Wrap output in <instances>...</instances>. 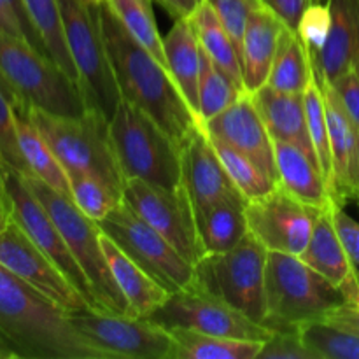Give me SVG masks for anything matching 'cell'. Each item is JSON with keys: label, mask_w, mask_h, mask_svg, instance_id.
<instances>
[{"label": "cell", "mask_w": 359, "mask_h": 359, "mask_svg": "<svg viewBox=\"0 0 359 359\" xmlns=\"http://www.w3.org/2000/svg\"><path fill=\"white\" fill-rule=\"evenodd\" d=\"M100 23L112 74L123 100L146 112L179 146L198 121L167 69L128 34L107 0H100Z\"/></svg>", "instance_id": "cell-1"}, {"label": "cell", "mask_w": 359, "mask_h": 359, "mask_svg": "<svg viewBox=\"0 0 359 359\" xmlns=\"http://www.w3.org/2000/svg\"><path fill=\"white\" fill-rule=\"evenodd\" d=\"M0 339L16 359H111L77 332L70 312L2 265Z\"/></svg>", "instance_id": "cell-2"}, {"label": "cell", "mask_w": 359, "mask_h": 359, "mask_svg": "<svg viewBox=\"0 0 359 359\" xmlns=\"http://www.w3.org/2000/svg\"><path fill=\"white\" fill-rule=\"evenodd\" d=\"M0 81L16 102V111L37 107L56 116L77 118L86 100L69 74L23 37L0 30Z\"/></svg>", "instance_id": "cell-3"}, {"label": "cell", "mask_w": 359, "mask_h": 359, "mask_svg": "<svg viewBox=\"0 0 359 359\" xmlns=\"http://www.w3.org/2000/svg\"><path fill=\"white\" fill-rule=\"evenodd\" d=\"M41 132L67 174H88L123 193L121 174L109 132V119L97 109L83 116H56L37 107L23 112Z\"/></svg>", "instance_id": "cell-4"}, {"label": "cell", "mask_w": 359, "mask_h": 359, "mask_svg": "<svg viewBox=\"0 0 359 359\" xmlns=\"http://www.w3.org/2000/svg\"><path fill=\"white\" fill-rule=\"evenodd\" d=\"M109 132L125 181L142 179L165 189L182 186V147L146 112L121 98Z\"/></svg>", "instance_id": "cell-5"}, {"label": "cell", "mask_w": 359, "mask_h": 359, "mask_svg": "<svg viewBox=\"0 0 359 359\" xmlns=\"http://www.w3.org/2000/svg\"><path fill=\"white\" fill-rule=\"evenodd\" d=\"M23 179L62 231L74 258L90 280L91 291L97 298L100 311L135 318L105 258L100 242L102 230L97 221L88 217L70 196L49 188L41 179L34 175H23Z\"/></svg>", "instance_id": "cell-6"}, {"label": "cell", "mask_w": 359, "mask_h": 359, "mask_svg": "<svg viewBox=\"0 0 359 359\" xmlns=\"http://www.w3.org/2000/svg\"><path fill=\"white\" fill-rule=\"evenodd\" d=\"M266 326L273 332L325 319L344 294L300 256L269 251L265 272Z\"/></svg>", "instance_id": "cell-7"}, {"label": "cell", "mask_w": 359, "mask_h": 359, "mask_svg": "<svg viewBox=\"0 0 359 359\" xmlns=\"http://www.w3.org/2000/svg\"><path fill=\"white\" fill-rule=\"evenodd\" d=\"M67 48L88 109L112 118L121 95L112 74L100 23V0H58Z\"/></svg>", "instance_id": "cell-8"}, {"label": "cell", "mask_w": 359, "mask_h": 359, "mask_svg": "<svg viewBox=\"0 0 359 359\" xmlns=\"http://www.w3.org/2000/svg\"><path fill=\"white\" fill-rule=\"evenodd\" d=\"M269 251L248 233L233 249L207 255L195 265V286L266 326L265 272Z\"/></svg>", "instance_id": "cell-9"}, {"label": "cell", "mask_w": 359, "mask_h": 359, "mask_svg": "<svg viewBox=\"0 0 359 359\" xmlns=\"http://www.w3.org/2000/svg\"><path fill=\"white\" fill-rule=\"evenodd\" d=\"M98 226L170 294L195 284V265L163 235L137 216L125 200L109 216L98 221Z\"/></svg>", "instance_id": "cell-10"}, {"label": "cell", "mask_w": 359, "mask_h": 359, "mask_svg": "<svg viewBox=\"0 0 359 359\" xmlns=\"http://www.w3.org/2000/svg\"><path fill=\"white\" fill-rule=\"evenodd\" d=\"M123 200L189 263L196 265L205 258L207 251L198 233L195 207L184 184L165 189L142 179H126Z\"/></svg>", "instance_id": "cell-11"}, {"label": "cell", "mask_w": 359, "mask_h": 359, "mask_svg": "<svg viewBox=\"0 0 359 359\" xmlns=\"http://www.w3.org/2000/svg\"><path fill=\"white\" fill-rule=\"evenodd\" d=\"M81 335L111 359H172L170 332L149 318L88 311L70 314Z\"/></svg>", "instance_id": "cell-12"}, {"label": "cell", "mask_w": 359, "mask_h": 359, "mask_svg": "<svg viewBox=\"0 0 359 359\" xmlns=\"http://www.w3.org/2000/svg\"><path fill=\"white\" fill-rule=\"evenodd\" d=\"M149 319L167 330L188 328L226 339L266 342L273 335V330L269 326L255 323L195 284L188 290L172 293L163 307L158 309Z\"/></svg>", "instance_id": "cell-13"}, {"label": "cell", "mask_w": 359, "mask_h": 359, "mask_svg": "<svg viewBox=\"0 0 359 359\" xmlns=\"http://www.w3.org/2000/svg\"><path fill=\"white\" fill-rule=\"evenodd\" d=\"M321 209L307 205L284 191L280 186L259 198L248 200L249 233L266 251L300 256L311 242Z\"/></svg>", "instance_id": "cell-14"}, {"label": "cell", "mask_w": 359, "mask_h": 359, "mask_svg": "<svg viewBox=\"0 0 359 359\" xmlns=\"http://www.w3.org/2000/svg\"><path fill=\"white\" fill-rule=\"evenodd\" d=\"M7 191L11 198V217L25 230V233L35 242L39 249L49 258V262L70 280L74 287L86 300L91 311H100L98 302L91 291L90 280L74 258L62 231L51 219L37 196L25 182L23 175L7 168Z\"/></svg>", "instance_id": "cell-15"}, {"label": "cell", "mask_w": 359, "mask_h": 359, "mask_svg": "<svg viewBox=\"0 0 359 359\" xmlns=\"http://www.w3.org/2000/svg\"><path fill=\"white\" fill-rule=\"evenodd\" d=\"M0 265L51 298L70 314L90 309L79 291L49 262L48 256L13 217L0 230Z\"/></svg>", "instance_id": "cell-16"}, {"label": "cell", "mask_w": 359, "mask_h": 359, "mask_svg": "<svg viewBox=\"0 0 359 359\" xmlns=\"http://www.w3.org/2000/svg\"><path fill=\"white\" fill-rule=\"evenodd\" d=\"M202 126L212 139L221 140L251 158L272 181L277 182L273 139L249 91L242 93L226 111Z\"/></svg>", "instance_id": "cell-17"}, {"label": "cell", "mask_w": 359, "mask_h": 359, "mask_svg": "<svg viewBox=\"0 0 359 359\" xmlns=\"http://www.w3.org/2000/svg\"><path fill=\"white\" fill-rule=\"evenodd\" d=\"M181 154L182 184L188 189L195 214L203 212L223 200L242 195L221 163L212 140L202 125L186 140Z\"/></svg>", "instance_id": "cell-18"}, {"label": "cell", "mask_w": 359, "mask_h": 359, "mask_svg": "<svg viewBox=\"0 0 359 359\" xmlns=\"http://www.w3.org/2000/svg\"><path fill=\"white\" fill-rule=\"evenodd\" d=\"M319 84H321L323 95H325L326 118H328L330 130V151H332L330 196H332V202L337 209H344V205L354 198L359 130L347 116L346 109L340 104L332 84L325 83V81H319Z\"/></svg>", "instance_id": "cell-19"}, {"label": "cell", "mask_w": 359, "mask_h": 359, "mask_svg": "<svg viewBox=\"0 0 359 359\" xmlns=\"http://www.w3.org/2000/svg\"><path fill=\"white\" fill-rule=\"evenodd\" d=\"M333 210L326 209L319 214L311 242L300 258L328 279L344 294V300H351L359 290V270L340 241L333 223Z\"/></svg>", "instance_id": "cell-20"}, {"label": "cell", "mask_w": 359, "mask_h": 359, "mask_svg": "<svg viewBox=\"0 0 359 359\" xmlns=\"http://www.w3.org/2000/svg\"><path fill=\"white\" fill-rule=\"evenodd\" d=\"M287 25L266 4L252 11L242 39V72L249 93L265 86Z\"/></svg>", "instance_id": "cell-21"}, {"label": "cell", "mask_w": 359, "mask_h": 359, "mask_svg": "<svg viewBox=\"0 0 359 359\" xmlns=\"http://www.w3.org/2000/svg\"><path fill=\"white\" fill-rule=\"evenodd\" d=\"M251 95L263 121H265L270 137L279 142L300 147L319 167L311 132H309L304 95L284 93V91L273 90L269 84L252 91Z\"/></svg>", "instance_id": "cell-22"}, {"label": "cell", "mask_w": 359, "mask_h": 359, "mask_svg": "<svg viewBox=\"0 0 359 359\" xmlns=\"http://www.w3.org/2000/svg\"><path fill=\"white\" fill-rule=\"evenodd\" d=\"M328 6L332 30L312 67L319 81L332 84L344 72L354 69L359 56V0H328Z\"/></svg>", "instance_id": "cell-23"}, {"label": "cell", "mask_w": 359, "mask_h": 359, "mask_svg": "<svg viewBox=\"0 0 359 359\" xmlns=\"http://www.w3.org/2000/svg\"><path fill=\"white\" fill-rule=\"evenodd\" d=\"M277 186L316 209H337L321 168L300 147L273 140Z\"/></svg>", "instance_id": "cell-24"}, {"label": "cell", "mask_w": 359, "mask_h": 359, "mask_svg": "<svg viewBox=\"0 0 359 359\" xmlns=\"http://www.w3.org/2000/svg\"><path fill=\"white\" fill-rule=\"evenodd\" d=\"M100 242L112 276L128 300L135 318H151L158 309L163 307L170 293L149 273L144 272L104 231L100 235Z\"/></svg>", "instance_id": "cell-25"}, {"label": "cell", "mask_w": 359, "mask_h": 359, "mask_svg": "<svg viewBox=\"0 0 359 359\" xmlns=\"http://www.w3.org/2000/svg\"><path fill=\"white\" fill-rule=\"evenodd\" d=\"M168 72L174 77L182 97L200 121L198 81H200V41L191 18L174 20V27L163 37ZM202 123V121H200Z\"/></svg>", "instance_id": "cell-26"}, {"label": "cell", "mask_w": 359, "mask_h": 359, "mask_svg": "<svg viewBox=\"0 0 359 359\" xmlns=\"http://www.w3.org/2000/svg\"><path fill=\"white\" fill-rule=\"evenodd\" d=\"M245 196H233L196 214V224L207 255L233 249L249 233Z\"/></svg>", "instance_id": "cell-27"}, {"label": "cell", "mask_w": 359, "mask_h": 359, "mask_svg": "<svg viewBox=\"0 0 359 359\" xmlns=\"http://www.w3.org/2000/svg\"><path fill=\"white\" fill-rule=\"evenodd\" d=\"M191 21L195 25L200 46L203 51L212 58V62L230 77L231 83L241 91L245 90L244 72H242V60L233 39L224 28L223 21L216 14L207 0H202L191 14Z\"/></svg>", "instance_id": "cell-28"}, {"label": "cell", "mask_w": 359, "mask_h": 359, "mask_svg": "<svg viewBox=\"0 0 359 359\" xmlns=\"http://www.w3.org/2000/svg\"><path fill=\"white\" fill-rule=\"evenodd\" d=\"M174 339L172 359H258L263 342L226 339L188 328L168 330Z\"/></svg>", "instance_id": "cell-29"}, {"label": "cell", "mask_w": 359, "mask_h": 359, "mask_svg": "<svg viewBox=\"0 0 359 359\" xmlns=\"http://www.w3.org/2000/svg\"><path fill=\"white\" fill-rule=\"evenodd\" d=\"M16 128H18V144H20L21 154L27 163L30 175L41 179L49 188L56 189L62 195L70 196L69 174L62 163L58 161L56 154L46 142L34 123L23 114L16 111ZM72 198V196H70Z\"/></svg>", "instance_id": "cell-30"}, {"label": "cell", "mask_w": 359, "mask_h": 359, "mask_svg": "<svg viewBox=\"0 0 359 359\" xmlns=\"http://www.w3.org/2000/svg\"><path fill=\"white\" fill-rule=\"evenodd\" d=\"M312 79H314V67H312L311 55L302 39L298 37L297 30L287 28L280 39L266 84L284 93L304 95Z\"/></svg>", "instance_id": "cell-31"}, {"label": "cell", "mask_w": 359, "mask_h": 359, "mask_svg": "<svg viewBox=\"0 0 359 359\" xmlns=\"http://www.w3.org/2000/svg\"><path fill=\"white\" fill-rule=\"evenodd\" d=\"M23 6L46 55L60 69L65 70L70 79L79 86V76H77V70L74 67L72 56L67 48L65 34H63L58 0H23Z\"/></svg>", "instance_id": "cell-32"}, {"label": "cell", "mask_w": 359, "mask_h": 359, "mask_svg": "<svg viewBox=\"0 0 359 359\" xmlns=\"http://www.w3.org/2000/svg\"><path fill=\"white\" fill-rule=\"evenodd\" d=\"M151 2L153 0H107L128 34L168 70L163 37L158 32Z\"/></svg>", "instance_id": "cell-33"}, {"label": "cell", "mask_w": 359, "mask_h": 359, "mask_svg": "<svg viewBox=\"0 0 359 359\" xmlns=\"http://www.w3.org/2000/svg\"><path fill=\"white\" fill-rule=\"evenodd\" d=\"M298 335L318 359H359V335L325 319L302 323Z\"/></svg>", "instance_id": "cell-34"}, {"label": "cell", "mask_w": 359, "mask_h": 359, "mask_svg": "<svg viewBox=\"0 0 359 359\" xmlns=\"http://www.w3.org/2000/svg\"><path fill=\"white\" fill-rule=\"evenodd\" d=\"M202 48V46H200ZM241 91L230 77L212 62L205 51H200V81H198V104L200 121L207 123L223 111H226L238 97Z\"/></svg>", "instance_id": "cell-35"}, {"label": "cell", "mask_w": 359, "mask_h": 359, "mask_svg": "<svg viewBox=\"0 0 359 359\" xmlns=\"http://www.w3.org/2000/svg\"><path fill=\"white\" fill-rule=\"evenodd\" d=\"M210 140H212L214 149H216L223 167L226 168L230 179L245 198H259V196H265L266 193L277 188V182L272 181L251 158L230 147L228 144L221 142V140L212 139V137H210Z\"/></svg>", "instance_id": "cell-36"}, {"label": "cell", "mask_w": 359, "mask_h": 359, "mask_svg": "<svg viewBox=\"0 0 359 359\" xmlns=\"http://www.w3.org/2000/svg\"><path fill=\"white\" fill-rule=\"evenodd\" d=\"M69 182L74 203L97 223L123 202V193L93 175L70 174Z\"/></svg>", "instance_id": "cell-37"}, {"label": "cell", "mask_w": 359, "mask_h": 359, "mask_svg": "<svg viewBox=\"0 0 359 359\" xmlns=\"http://www.w3.org/2000/svg\"><path fill=\"white\" fill-rule=\"evenodd\" d=\"M305 114H307L309 132H311L312 144H314L316 156H318L319 167L325 175L326 184H332V151H330V130L328 118H326V104L323 95L321 84L318 77L311 81L304 93Z\"/></svg>", "instance_id": "cell-38"}, {"label": "cell", "mask_w": 359, "mask_h": 359, "mask_svg": "<svg viewBox=\"0 0 359 359\" xmlns=\"http://www.w3.org/2000/svg\"><path fill=\"white\" fill-rule=\"evenodd\" d=\"M0 156L9 170L21 175H30L18 144L16 102L2 81H0Z\"/></svg>", "instance_id": "cell-39"}, {"label": "cell", "mask_w": 359, "mask_h": 359, "mask_svg": "<svg viewBox=\"0 0 359 359\" xmlns=\"http://www.w3.org/2000/svg\"><path fill=\"white\" fill-rule=\"evenodd\" d=\"M332 30V11L328 2H312L305 9L300 23L297 27L298 37L307 48L311 60L314 62L326 46Z\"/></svg>", "instance_id": "cell-40"}, {"label": "cell", "mask_w": 359, "mask_h": 359, "mask_svg": "<svg viewBox=\"0 0 359 359\" xmlns=\"http://www.w3.org/2000/svg\"><path fill=\"white\" fill-rule=\"evenodd\" d=\"M207 2L216 11L219 20L223 21L224 28L233 39L238 53H241L242 39H244V30L249 16H251L252 11L262 7L265 0H207Z\"/></svg>", "instance_id": "cell-41"}, {"label": "cell", "mask_w": 359, "mask_h": 359, "mask_svg": "<svg viewBox=\"0 0 359 359\" xmlns=\"http://www.w3.org/2000/svg\"><path fill=\"white\" fill-rule=\"evenodd\" d=\"M258 359H318L302 342L298 330H279L263 342Z\"/></svg>", "instance_id": "cell-42"}, {"label": "cell", "mask_w": 359, "mask_h": 359, "mask_svg": "<svg viewBox=\"0 0 359 359\" xmlns=\"http://www.w3.org/2000/svg\"><path fill=\"white\" fill-rule=\"evenodd\" d=\"M332 86L337 91V97H339L342 107L346 109L351 121L359 130V77L356 70L349 69L347 72H344L342 76L333 81Z\"/></svg>", "instance_id": "cell-43"}, {"label": "cell", "mask_w": 359, "mask_h": 359, "mask_svg": "<svg viewBox=\"0 0 359 359\" xmlns=\"http://www.w3.org/2000/svg\"><path fill=\"white\" fill-rule=\"evenodd\" d=\"M333 223H335L347 255L359 266V223H356L349 214L344 212V209L333 210Z\"/></svg>", "instance_id": "cell-44"}, {"label": "cell", "mask_w": 359, "mask_h": 359, "mask_svg": "<svg viewBox=\"0 0 359 359\" xmlns=\"http://www.w3.org/2000/svg\"><path fill=\"white\" fill-rule=\"evenodd\" d=\"M325 321L340 326V328L349 330V332H354L359 335V290L356 297L351 298V300H344L339 307L332 309V311L325 316Z\"/></svg>", "instance_id": "cell-45"}, {"label": "cell", "mask_w": 359, "mask_h": 359, "mask_svg": "<svg viewBox=\"0 0 359 359\" xmlns=\"http://www.w3.org/2000/svg\"><path fill=\"white\" fill-rule=\"evenodd\" d=\"M314 0H265L266 6L279 14L280 20L290 28L297 30L305 9H307Z\"/></svg>", "instance_id": "cell-46"}, {"label": "cell", "mask_w": 359, "mask_h": 359, "mask_svg": "<svg viewBox=\"0 0 359 359\" xmlns=\"http://www.w3.org/2000/svg\"><path fill=\"white\" fill-rule=\"evenodd\" d=\"M154 2L160 4L174 20H181L191 16L202 0H154Z\"/></svg>", "instance_id": "cell-47"}, {"label": "cell", "mask_w": 359, "mask_h": 359, "mask_svg": "<svg viewBox=\"0 0 359 359\" xmlns=\"http://www.w3.org/2000/svg\"><path fill=\"white\" fill-rule=\"evenodd\" d=\"M0 30L7 32V34L18 35V37L27 39V34H25L20 20H18V16L14 14V11L11 9V6L7 4V0H0Z\"/></svg>", "instance_id": "cell-48"}, {"label": "cell", "mask_w": 359, "mask_h": 359, "mask_svg": "<svg viewBox=\"0 0 359 359\" xmlns=\"http://www.w3.org/2000/svg\"><path fill=\"white\" fill-rule=\"evenodd\" d=\"M7 4H9L11 9L14 11V14H16L18 20H20L21 27H23V30H25V34H27V39H28V41H30V44H34L35 48L39 49V51H42L46 55L44 48H42L41 41H39L37 34H35V30H34V28H32L30 20H28L27 11H25V6H23V0H7Z\"/></svg>", "instance_id": "cell-49"}, {"label": "cell", "mask_w": 359, "mask_h": 359, "mask_svg": "<svg viewBox=\"0 0 359 359\" xmlns=\"http://www.w3.org/2000/svg\"><path fill=\"white\" fill-rule=\"evenodd\" d=\"M0 209L11 217V198L7 191V167L0 156Z\"/></svg>", "instance_id": "cell-50"}, {"label": "cell", "mask_w": 359, "mask_h": 359, "mask_svg": "<svg viewBox=\"0 0 359 359\" xmlns=\"http://www.w3.org/2000/svg\"><path fill=\"white\" fill-rule=\"evenodd\" d=\"M0 359H16V354L11 351V347L0 339Z\"/></svg>", "instance_id": "cell-51"}, {"label": "cell", "mask_w": 359, "mask_h": 359, "mask_svg": "<svg viewBox=\"0 0 359 359\" xmlns=\"http://www.w3.org/2000/svg\"><path fill=\"white\" fill-rule=\"evenodd\" d=\"M359 205V146H358V165H356V181H354V198Z\"/></svg>", "instance_id": "cell-52"}, {"label": "cell", "mask_w": 359, "mask_h": 359, "mask_svg": "<svg viewBox=\"0 0 359 359\" xmlns=\"http://www.w3.org/2000/svg\"><path fill=\"white\" fill-rule=\"evenodd\" d=\"M9 221H11V217H9V216H7V214H6V212H4V210H2V209H0V230H2V228H4V226H6V224H7V223H9Z\"/></svg>", "instance_id": "cell-53"}, {"label": "cell", "mask_w": 359, "mask_h": 359, "mask_svg": "<svg viewBox=\"0 0 359 359\" xmlns=\"http://www.w3.org/2000/svg\"><path fill=\"white\" fill-rule=\"evenodd\" d=\"M354 70H356V74H358V77H359V56H358L356 63H354Z\"/></svg>", "instance_id": "cell-54"}, {"label": "cell", "mask_w": 359, "mask_h": 359, "mask_svg": "<svg viewBox=\"0 0 359 359\" xmlns=\"http://www.w3.org/2000/svg\"><path fill=\"white\" fill-rule=\"evenodd\" d=\"M314 2H328V0H314Z\"/></svg>", "instance_id": "cell-55"}]
</instances>
